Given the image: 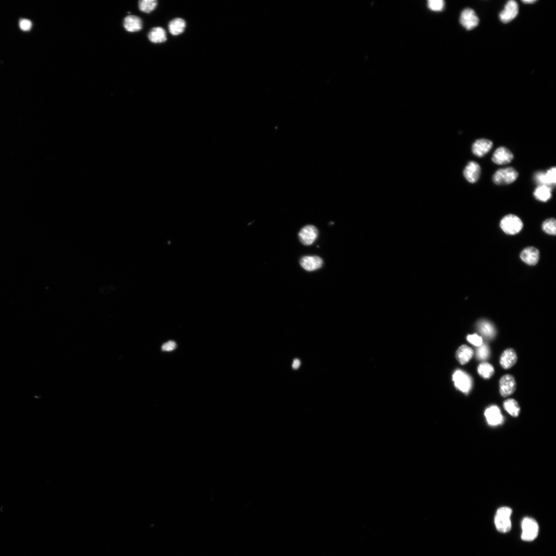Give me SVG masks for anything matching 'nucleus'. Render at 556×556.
I'll use <instances>...</instances> for the list:
<instances>
[{
  "label": "nucleus",
  "instance_id": "1",
  "mask_svg": "<svg viewBox=\"0 0 556 556\" xmlns=\"http://www.w3.org/2000/svg\"><path fill=\"white\" fill-rule=\"evenodd\" d=\"M511 508L503 507L499 508L496 512L494 523L496 528L498 531L502 533H506L512 528V523L510 520L512 514Z\"/></svg>",
  "mask_w": 556,
  "mask_h": 556
},
{
  "label": "nucleus",
  "instance_id": "2",
  "mask_svg": "<svg viewBox=\"0 0 556 556\" xmlns=\"http://www.w3.org/2000/svg\"><path fill=\"white\" fill-rule=\"evenodd\" d=\"M452 379L456 388L462 392L468 394L473 387V380L467 372L457 370L454 372Z\"/></svg>",
  "mask_w": 556,
  "mask_h": 556
},
{
  "label": "nucleus",
  "instance_id": "3",
  "mask_svg": "<svg viewBox=\"0 0 556 556\" xmlns=\"http://www.w3.org/2000/svg\"><path fill=\"white\" fill-rule=\"evenodd\" d=\"M500 227L505 233L515 235L523 229V221L516 215L509 214L502 219Z\"/></svg>",
  "mask_w": 556,
  "mask_h": 556
},
{
  "label": "nucleus",
  "instance_id": "4",
  "mask_svg": "<svg viewBox=\"0 0 556 556\" xmlns=\"http://www.w3.org/2000/svg\"><path fill=\"white\" fill-rule=\"evenodd\" d=\"M519 174L512 167L498 169L493 176V181L497 185L511 184L517 180Z\"/></svg>",
  "mask_w": 556,
  "mask_h": 556
},
{
  "label": "nucleus",
  "instance_id": "5",
  "mask_svg": "<svg viewBox=\"0 0 556 556\" xmlns=\"http://www.w3.org/2000/svg\"><path fill=\"white\" fill-rule=\"evenodd\" d=\"M521 526L523 529L522 539L529 542L535 540L537 537L539 525L536 520L531 518H525L522 522Z\"/></svg>",
  "mask_w": 556,
  "mask_h": 556
},
{
  "label": "nucleus",
  "instance_id": "6",
  "mask_svg": "<svg viewBox=\"0 0 556 556\" xmlns=\"http://www.w3.org/2000/svg\"><path fill=\"white\" fill-rule=\"evenodd\" d=\"M534 177L539 186H546L554 189L556 183V168L551 167L546 172H537Z\"/></svg>",
  "mask_w": 556,
  "mask_h": 556
},
{
  "label": "nucleus",
  "instance_id": "7",
  "mask_svg": "<svg viewBox=\"0 0 556 556\" xmlns=\"http://www.w3.org/2000/svg\"><path fill=\"white\" fill-rule=\"evenodd\" d=\"M459 21L463 27L470 31L479 25L480 20L473 9L467 8L462 11Z\"/></svg>",
  "mask_w": 556,
  "mask_h": 556
},
{
  "label": "nucleus",
  "instance_id": "8",
  "mask_svg": "<svg viewBox=\"0 0 556 556\" xmlns=\"http://www.w3.org/2000/svg\"><path fill=\"white\" fill-rule=\"evenodd\" d=\"M499 385H500V393L504 398L511 395L516 391L517 387L516 380L511 374H505L500 379Z\"/></svg>",
  "mask_w": 556,
  "mask_h": 556
},
{
  "label": "nucleus",
  "instance_id": "9",
  "mask_svg": "<svg viewBox=\"0 0 556 556\" xmlns=\"http://www.w3.org/2000/svg\"><path fill=\"white\" fill-rule=\"evenodd\" d=\"M486 421L489 425L496 426L503 424L504 417L499 407L491 405L488 407L485 412Z\"/></svg>",
  "mask_w": 556,
  "mask_h": 556
},
{
  "label": "nucleus",
  "instance_id": "10",
  "mask_svg": "<svg viewBox=\"0 0 556 556\" xmlns=\"http://www.w3.org/2000/svg\"><path fill=\"white\" fill-rule=\"evenodd\" d=\"M319 234L316 227L308 225L304 227L300 231L298 236L300 242L305 246L312 245L316 240Z\"/></svg>",
  "mask_w": 556,
  "mask_h": 556
},
{
  "label": "nucleus",
  "instance_id": "11",
  "mask_svg": "<svg viewBox=\"0 0 556 556\" xmlns=\"http://www.w3.org/2000/svg\"><path fill=\"white\" fill-rule=\"evenodd\" d=\"M514 155L506 147H498L493 154L492 162L498 165H505L511 163L514 159Z\"/></svg>",
  "mask_w": 556,
  "mask_h": 556
},
{
  "label": "nucleus",
  "instance_id": "12",
  "mask_svg": "<svg viewBox=\"0 0 556 556\" xmlns=\"http://www.w3.org/2000/svg\"><path fill=\"white\" fill-rule=\"evenodd\" d=\"M518 13V4L514 0H510L506 3L504 9L500 13V19L504 24H508L517 17Z\"/></svg>",
  "mask_w": 556,
  "mask_h": 556
},
{
  "label": "nucleus",
  "instance_id": "13",
  "mask_svg": "<svg viewBox=\"0 0 556 556\" xmlns=\"http://www.w3.org/2000/svg\"><path fill=\"white\" fill-rule=\"evenodd\" d=\"M463 176L471 184H474L479 179L481 174V167L479 164L475 162H470L463 170Z\"/></svg>",
  "mask_w": 556,
  "mask_h": 556
},
{
  "label": "nucleus",
  "instance_id": "14",
  "mask_svg": "<svg viewBox=\"0 0 556 556\" xmlns=\"http://www.w3.org/2000/svg\"><path fill=\"white\" fill-rule=\"evenodd\" d=\"M492 146L491 141L481 139L474 142L472 146V151L476 156L483 157L491 150Z\"/></svg>",
  "mask_w": 556,
  "mask_h": 556
},
{
  "label": "nucleus",
  "instance_id": "15",
  "mask_svg": "<svg viewBox=\"0 0 556 556\" xmlns=\"http://www.w3.org/2000/svg\"><path fill=\"white\" fill-rule=\"evenodd\" d=\"M300 264L305 270L313 271L322 267L323 260L319 256H304L301 259Z\"/></svg>",
  "mask_w": 556,
  "mask_h": 556
},
{
  "label": "nucleus",
  "instance_id": "16",
  "mask_svg": "<svg viewBox=\"0 0 556 556\" xmlns=\"http://www.w3.org/2000/svg\"><path fill=\"white\" fill-rule=\"evenodd\" d=\"M540 253L538 249L534 247H528L523 249L520 254V258L527 265H535L539 262Z\"/></svg>",
  "mask_w": 556,
  "mask_h": 556
},
{
  "label": "nucleus",
  "instance_id": "17",
  "mask_svg": "<svg viewBox=\"0 0 556 556\" xmlns=\"http://www.w3.org/2000/svg\"><path fill=\"white\" fill-rule=\"evenodd\" d=\"M517 360L518 357L515 350L509 348L503 352L500 357V363L503 368L508 369L516 364Z\"/></svg>",
  "mask_w": 556,
  "mask_h": 556
},
{
  "label": "nucleus",
  "instance_id": "18",
  "mask_svg": "<svg viewBox=\"0 0 556 556\" xmlns=\"http://www.w3.org/2000/svg\"><path fill=\"white\" fill-rule=\"evenodd\" d=\"M123 26L128 32L134 33L139 32L142 29L143 23L139 17L129 15L124 19Z\"/></svg>",
  "mask_w": 556,
  "mask_h": 556
},
{
  "label": "nucleus",
  "instance_id": "19",
  "mask_svg": "<svg viewBox=\"0 0 556 556\" xmlns=\"http://www.w3.org/2000/svg\"><path fill=\"white\" fill-rule=\"evenodd\" d=\"M474 351L472 348L466 345H461L456 353V358L461 365H465L472 359Z\"/></svg>",
  "mask_w": 556,
  "mask_h": 556
},
{
  "label": "nucleus",
  "instance_id": "20",
  "mask_svg": "<svg viewBox=\"0 0 556 556\" xmlns=\"http://www.w3.org/2000/svg\"><path fill=\"white\" fill-rule=\"evenodd\" d=\"M477 327L481 334L487 338H493L496 334L494 326L492 323L487 320H482L479 321L477 324Z\"/></svg>",
  "mask_w": 556,
  "mask_h": 556
},
{
  "label": "nucleus",
  "instance_id": "21",
  "mask_svg": "<svg viewBox=\"0 0 556 556\" xmlns=\"http://www.w3.org/2000/svg\"><path fill=\"white\" fill-rule=\"evenodd\" d=\"M186 24L185 21L181 18H176L169 22L168 29L170 33L174 36H178L185 30Z\"/></svg>",
  "mask_w": 556,
  "mask_h": 556
},
{
  "label": "nucleus",
  "instance_id": "22",
  "mask_svg": "<svg viewBox=\"0 0 556 556\" xmlns=\"http://www.w3.org/2000/svg\"><path fill=\"white\" fill-rule=\"evenodd\" d=\"M149 40L154 43H161L166 40V33L165 30L161 27L153 28L149 33Z\"/></svg>",
  "mask_w": 556,
  "mask_h": 556
},
{
  "label": "nucleus",
  "instance_id": "23",
  "mask_svg": "<svg viewBox=\"0 0 556 556\" xmlns=\"http://www.w3.org/2000/svg\"><path fill=\"white\" fill-rule=\"evenodd\" d=\"M553 190L546 186H538L534 192V196L537 200L547 202L552 197Z\"/></svg>",
  "mask_w": 556,
  "mask_h": 556
},
{
  "label": "nucleus",
  "instance_id": "24",
  "mask_svg": "<svg viewBox=\"0 0 556 556\" xmlns=\"http://www.w3.org/2000/svg\"><path fill=\"white\" fill-rule=\"evenodd\" d=\"M478 372L483 379H490L493 376L494 369L493 366L490 363L484 362L478 366Z\"/></svg>",
  "mask_w": 556,
  "mask_h": 556
},
{
  "label": "nucleus",
  "instance_id": "25",
  "mask_svg": "<svg viewBox=\"0 0 556 556\" xmlns=\"http://www.w3.org/2000/svg\"><path fill=\"white\" fill-rule=\"evenodd\" d=\"M504 409L507 412L513 417H518L520 413L521 408L518 402L513 399L506 400L503 403Z\"/></svg>",
  "mask_w": 556,
  "mask_h": 556
},
{
  "label": "nucleus",
  "instance_id": "26",
  "mask_svg": "<svg viewBox=\"0 0 556 556\" xmlns=\"http://www.w3.org/2000/svg\"><path fill=\"white\" fill-rule=\"evenodd\" d=\"M157 6L156 0H141L139 2V8L142 12L150 13Z\"/></svg>",
  "mask_w": 556,
  "mask_h": 556
},
{
  "label": "nucleus",
  "instance_id": "27",
  "mask_svg": "<svg viewBox=\"0 0 556 556\" xmlns=\"http://www.w3.org/2000/svg\"><path fill=\"white\" fill-rule=\"evenodd\" d=\"M542 229L546 233L555 235L556 234V221L551 218L544 221L542 224Z\"/></svg>",
  "mask_w": 556,
  "mask_h": 556
},
{
  "label": "nucleus",
  "instance_id": "28",
  "mask_svg": "<svg viewBox=\"0 0 556 556\" xmlns=\"http://www.w3.org/2000/svg\"><path fill=\"white\" fill-rule=\"evenodd\" d=\"M476 350V357L479 360H485L489 359L491 355L490 349L487 344H483Z\"/></svg>",
  "mask_w": 556,
  "mask_h": 556
},
{
  "label": "nucleus",
  "instance_id": "29",
  "mask_svg": "<svg viewBox=\"0 0 556 556\" xmlns=\"http://www.w3.org/2000/svg\"><path fill=\"white\" fill-rule=\"evenodd\" d=\"M428 6L433 11H441L444 8L445 2L442 0H429L428 1Z\"/></svg>",
  "mask_w": 556,
  "mask_h": 556
},
{
  "label": "nucleus",
  "instance_id": "30",
  "mask_svg": "<svg viewBox=\"0 0 556 556\" xmlns=\"http://www.w3.org/2000/svg\"><path fill=\"white\" fill-rule=\"evenodd\" d=\"M467 339L470 344L476 347H480L483 344L482 337L477 334L469 335Z\"/></svg>",
  "mask_w": 556,
  "mask_h": 556
},
{
  "label": "nucleus",
  "instance_id": "31",
  "mask_svg": "<svg viewBox=\"0 0 556 556\" xmlns=\"http://www.w3.org/2000/svg\"><path fill=\"white\" fill-rule=\"evenodd\" d=\"M19 26L20 29L24 31H29L32 27V24L31 21L28 19H22L20 21Z\"/></svg>",
  "mask_w": 556,
  "mask_h": 556
},
{
  "label": "nucleus",
  "instance_id": "32",
  "mask_svg": "<svg viewBox=\"0 0 556 556\" xmlns=\"http://www.w3.org/2000/svg\"><path fill=\"white\" fill-rule=\"evenodd\" d=\"M176 348V344L173 341H169L162 346V350L164 351H171Z\"/></svg>",
  "mask_w": 556,
  "mask_h": 556
},
{
  "label": "nucleus",
  "instance_id": "33",
  "mask_svg": "<svg viewBox=\"0 0 556 556\" xmlns=\"http://www.w3.org/2000/svg\"><path fill=\"white\" fill-rule=\"evenodd\" d=\"M300 365V360L298 359H295L294 361L293 364V368L294 369H297L299 368Z\"/></svg>",
  "mask_w": 556,
  "mask_h": 556
},
{
  "label": "nucleus",
  "instance_id": "34",
  "mask_svg": "<svg viewBox=\"0 0 556 556\" xmlns=\"http://www.w3.org/2000/svg\"><path fill=\"white\" fill-rule=\"evenodd\" d=\"M523 2L525 4H532L535 3L536 1H535V0H526V1H523Z\"/></svg>",
  "mask_w": 556,
  "mask_h": 556
}]
</instances>
